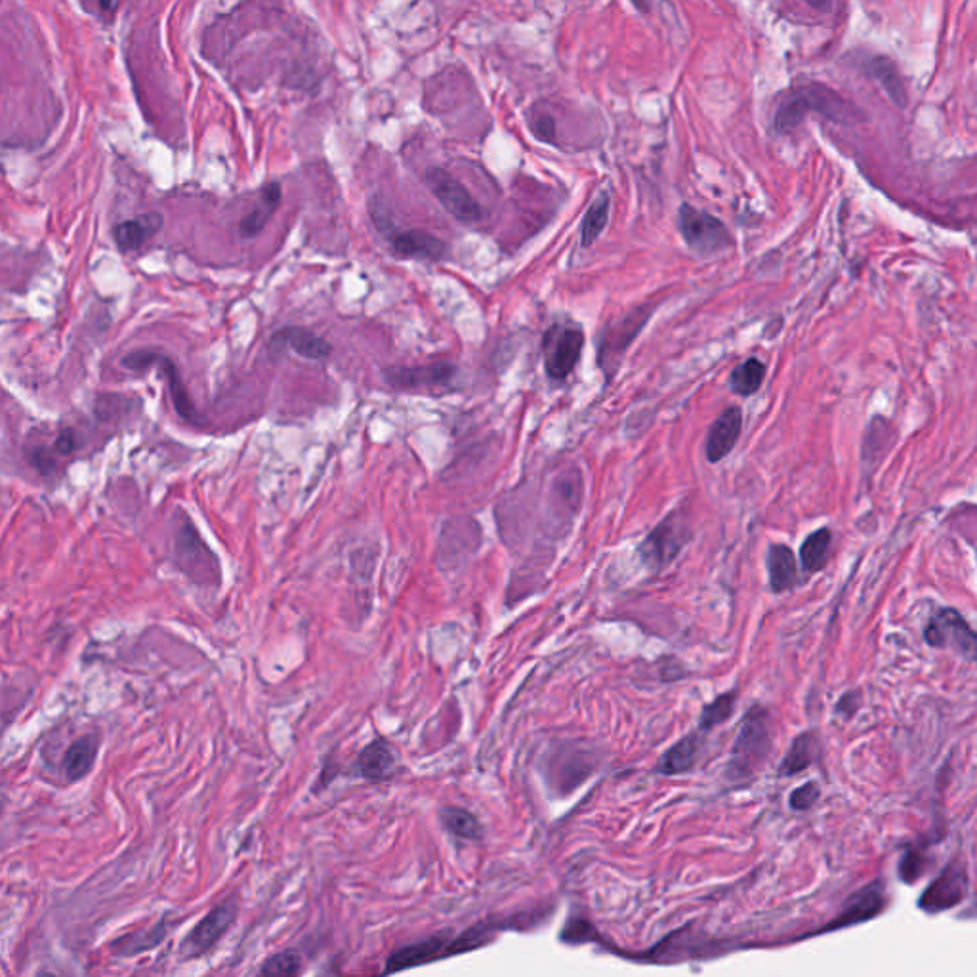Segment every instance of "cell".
<instances>
[{
  "label": "cell",
  "instance_id": "6da1fadb",
  "mask_svg": "<svg viewBox=\"0 0 977 977\" xmlns=\"http://www.w3.org/2000/svg\"><path fill=\"white\" fill-rule=\"evenodd\" d=\"M815 111L834 123L850 125L857 121V109L825 84L810 83L789 92L775 109L773 126L781 134L798 128L806 113Z\"/></svg>",
  "mask_w": 977,
  "mask_h": 977
},
{
  "label": "cell",
  "instance_id": "7a4b0ae2",
  "mask_svg": "<svg viewBox=\"0 0 977 977\" xmlns=\"http://www.w3.org/2000/svg\"><path fill=\"white\" fill-rule=\"evenodd\" d=\"M771 752L770 712L766 708L752 707L745 714L737 739L733 743L728 764L729 781H747Z\"/></svg>",
  "mask_w": 977,
  "mask_h": 977
},
{
  "label": "cell",
  "instance_id": "3957f363",
  "mask_svg": "<svg viewBox=\"0 0 977 977\" xmlns=\"http://www.w3.org/2000/svg\"><path fill=\"white\" fill-rule=\"evenodd\" d=\"M121 365L125 367L126 371H132V373H144L153 367L159 369L161 375L165 376V380H167L168 392H170V399H172L176 413L189 422L199 418L197 409H195V405L188 395V390L180 378L178 367L168 355L155 352V350H134L121 359Z\"/></svg>",
  "mask_w": 977,
  "mask_h": 977
},
{
  "label": "cell",
  "instance_id": "277c9868",
  "mask_svg": "<svg viewBox=\"0 0 977 977\" xmlns=\"http://www.w3.org/2000/svg\"><path fill=\"white\" fill-rule=\"evenodd\" d=\"M678 228L687 247L699 256H712L731 245L729 231L718 218L691 205H682Z\"/></svg>",
  "mask_w": 977,
  "mask_h": 977
},
{
  "label": "cell",
  "instance_id": "5b68a950",
  "mask_svg": "<svg viewBox=\"0 0 977 977\" xmlns=\"http://www.w3.org/2000/svg\"><path fill=\"white\" fill-rule=\"evenodd\" d=\"M928 645L936 649H955L966 661H974L977 655L976 632L966 619L953 607H943L928 621L924 628Z\"/></svg>",
  "mask_w": 977,
  "mask_h": 977
},
{
  "label": "cell",
  "instance_id": "8992f818",
  "mask_svg": "<svg viewBox=\"0 0 977 977\" xmlns=\"http://www.w3.org/2000/svg\"><path fill=\"white\" fill-rule=\"evenodd\" d=\"M584 348V333L577 327H552L544 336V369L552 380H565L577 367Z\"/></svg>",
  "mask_w": 977,
  "mask_h": 977
},
{
  "label": "cell",
  "instance_id": "52a82bcc",
  "mask_svg": "<svg viewBox=\"0 0 977 977\" xmlns=\"http://www.w3.org/2000/svg\"><path fill=\"white\" fill-rule=\"evenodd\" d=\"M426 186L434 193L441 207L462 224H476L481 218V207L474 195L464 188L453 174L443 168H430L424 176Z\"/></svg>",
  "mask_w": 977,
  "mask_h": 977
},
{
  "label": "cell",
  "instance_id": "ba28073f",
  "mask_svg": "<svg viewBox=\"0 0 977 977\" xmlns=\"http://www.w3.org/2000/svg\"><path fill=\"white\" fill-rule=\"evenodd\" d=\"M968 873L964 865L953 861L945 867L936 880L924 890L918 899V907L928 915H939L943 911L955 909L968 895Z\"/></svg>",
  "mask_w": 977,
  "mask_h": 977
},
{
  "label": "cell",
  "instance_id": "9c48e42d",
  "mask_svg": "<svg viewBox=\"0 0 977 977\" xmlns=\"http://www.w3.org/2000/svg\"><path fill=\"white\" fill-rule=\"evenodd\" d=\"M686 544V527L680 523L678 514H670L661 521L640 546V558L647 569L661 571L676 560Z\"/></svg>",
  "mask_w": 977,
  "mask_h": 977
},
{
  "label": "cell",
  "instance_id": "30bf717a",
  "mask_svg": "<svg viewBox=\"0 0 977 977\" xmlns=\"http://www.w3.org/2000/svg\"><path fill=\"white\" fill-rule=\"evenodd\" d=\"M237 918V901L226 899L224 903L216 905L182 941L180 953L184 958H197L207 955L208 951L222 939Z\"/></svg>",
  "mask_w": 977,
  "mask_h": 977
},
{
  "label": "cell",
  "instance_id": "8fae6325",
  "mask_svg": "<svg viewBox=\"0 0 977 977\" xmlns=\"http://www.w3.org/2000/svg\"><path fill=\"white\" fill-rule=\"evenodd\" d=\"M176 556L182 571H186L197 583H208L214 577L218 579L216 558L199 537L193 523H186L180 527L176 537Z\"/></svg>",
  "mask_w": 977,
  "mask_h": 977
},
{
  "label": "cell",
  "instance_id": "7c38bea8",
  "mask_svg": "<svg viewBox=\"0 0 977 977\" xmlns=\"http://www.w3.org/2000/svg\"><path fill=\"white\" fill-rule=\"evenodd\" d=\"M455 376H457V367L453 363H432L422 367H386L382 371L384 382L401 392L445 388Z\"/></svg>",
  "mask_w": 977,
  "mask_h": 977
},
{
  "label": "cell",
  "instance_id": "4fadbf2b",
  "mask_svg": "<svg viewBox=\"0 0 977 977\" xmlns=\"http://www.w3.org/2000/svg\"><path fill=\"white\" fill-rule=\"evenodd\" d=\"M884 909H886L884 886L880 882L867 884L863 890H859L857 894H853L846 901L842 913L838 915L836 920H832L827 928H823L821 934H829V932H836V930H842V928H850V926H855V924L873 920Z\"/></svg>",
  "mask_w": 977,
  "mask_h": 977
},
{
  "label": "cell",
  "instance_id": "5bb4252c",
  "mask_svg": "<svg viewBox=\"0 0 977 977\" xmlns=\"http://www.w3.org/2000/svg\"><path fill=\"white\" fill-rule=\"evenodd\" d=\"M449 939H451V934H449V930H445L436 936L426 937L422 941H416V943L397 949L394 955L388 958L384 974L411 970L416 966H424V964H430L439 958L447 957Z\"/></svg>",
  "mask_w": 977,
  "mask_h": 977
},
{
  "label": "cell",
  "instance_id": "9a60e30c",
  "mask_svg": "<svg viewBox=\"0 0 977 977\" xmlns=\"http://www.w3.org/2000/svg\"><path fill=\"white\" fill-rule=\"evenodd\" d=\"M392 249L395 256L407 260H428L439 262L447 256L449 247L443 239L422 229H407L392 235Z\"/></svg>",
  "mask_w": 977,
  "mask_h": 977
},
{
  "label": "cell",
  "instance_id": "2e32d148",
  "mask_svg": "<svg viewBox=\"0 0 977 977\" xmlns=\"http://www.w3.org/2000/svg\"><path fill=\"white\" fill-rule=\"evenodd\" d=\"M743 432V413L739 407H729L718 416L708 432L705 453L710 462H720L728 457Z\"/></svg>",
  "mask_w": 977,
  "mask_h": 977
},
{
  "label": "cell",
  "instance_id": "e0dca14e",
  "mask_svg": "<svg viewBox=\"0 0 977 977\" xmlns=\"http://www.w3.org/2000/svg\"><path fill=\"white\" fill-rule=\"evenodd\" d=\"M270 348H287L294 354L302 355L312 361L327 359L333 346L323 336L308 331L306 327H283L270 338Z\"/></svg>",
  "mask_w": 977,
  "mask_h": 977
},
{
  "label": "cell",
  "instance_id": "ac0fdd59",
  "mask_svg": "<svg viewBox=\"0 0 977 977\" xmlns=\"http://www.w3.org/2000/svg\"><path fill=\"white\" fill-rule=\"evenodd\" d=\"M161 228H163V216L159 212H147L117 224L111 231V235L121 252H134L142 249L153 235L161 231Z\"/></svg>",
  "mask_w": 977,
  "mask_h": 977
},
{
  "label": "cell",
  "instance_id": "d6986e66",
  "mask_svg": "<svg viewBox=\"0 0 977 977\" xmlns=\"http://www.w3.org/2000/svg\"><path fill=\"white\" fill-rule=\"evenodd\" d=\"M394 768V749L382 737L371 741L365 749L361 750V754L357 758V771L365 779H373V781L388 779L394 773Z\"/></svg>",
  "mask_w": 977,
  "mask_h": 977
},
{
  "label": "cell",
  "instance_id": "ffe728a7",
  "mask_svg": "<svg viewBox=\"0 0 977 977\" xmlns=\"http://www.w3.org/2000/svg\"><path fill=\"white\" fill-rule=\"evenodd\" d=\"M699 750H701V731L687 735L666 750L655 770L661 775H682L695 766Z\"/></svg>",
  "mask_w": 977,
  "mask_h": 977
},
{
  "label": "cell",
  "instance_id": "44dd1931",
  "mask_svg": "<svg viewBox=\"0 0 977 977\" xmlns=\"http://www.w3.org/2000/svg\"><path fill=\"white\" fill-rule=\"evenodd\" d=\"M281 197H283V191H281V186L277 182H271L266 188L262 189L260 203L252 208L249 214L241 220V224H239V233H241L243 239L256 237L262 229L268 226L271 216L275 214V210L281 205Z\"/></svg>",
  "mask_w": 977,
  "mask_h": 977
},
{
  "label": "cell",
  "instance_id": "7402d4cb",
  "mask_svg": "<svg viewBox=\"0 0 977 977\" xmlns=\"http://www.w3.org/2000/svg\"><path fill=\"white\" fill-rule=\"evenodd\" d=\"M100 743L94 735H84L77 739L63 756V771L69 781H81L86 777L98 758Z\"/></svg>",
  "mask_w": 977,
  "mask_h": 977
},
{
  "label": "cell",
  "instance_id": "603a6c76",
  "mask_svg": "<svg viewBox=\"0 0 977 977\" xmlns=\"http://www.w3.org/2000/svg\"><path fill=\"white\" fill-rule=\"evenodd\" d=\"M167 934V920H161L159 924H155L147 930H138V932L117 937L111 943V951L117 957H136V955H142L146 951L155 949L167 937Z\"/></svg>",
  "mask_w": 977,
  "mask_h": 977
},
{
  "label": "cell",
  "instance_id": "cb8c5ba5",
  "mask_svg": "<svg viewBox=\"0 0 977 977\" xmlns=\"http://www.w3.org/2000/svg\"><path fill=\"white\" fill-rule=\"evenodd\" d=\"M770 586L775 594H783L796 584V560L789 546L773 544L768 552Z\"/></svg>",
  "mask_w": 977,
  "mask_h": 977
},
{
  "label": "cell",
  "instance_id": "d4e9b609",
  "mask_svg": "<svg viewBox=\"0 0 977 977\" xmlns=\"http://www.w3.org/2000/svg\"><path fill=\"white\" fill-rule=\"evenodd\" d=\"M865 69L873 77L874 81L886 90V94L890 96V100L897 107L903 109L907 105L905 84L901 81L899 69L895 67V63L890 58H882V56L871 58V60H867V63H865Z\"/></svg>",
  "mask_w": 977,
  "mask_h": 977
},
{
  "label": "cell",
  "instance_id": "484cf974",
  "mask_svg": "<svg viewBox=\"0 0 977 977\" xmlns=\"http://www.w3.org/2000/svg\"><path fill=\"white\" fill-rule=\"evenodd\" d=\"M817 754V739L815 735L806 731L802 735H798L792 743L787 756L783 758L779 770H777V775L779 777H794L802 771L808 770Z\"/></svg>",
  "mask_w": 977,
  "mask_h": 977
},
{
  "label": "cell",
  "instance_id": "4316f807",
  "mask_svg": "<svg viewBox=\"0 0 977 977\" xmlns=\"http://www.w3.org/2000/svg\"><path fill=\"white\" fill-rule=\"evenodd\" d=\"M439 821L445 827V831L451 832L453 836L462 838V840H481L483 838L481 823L472 811L455 808V806L443 808L439 811Z\"/></svg>",
  "mask_w": 977,
  "mask_h": 977
},
{
  "label": "cell",
  "instance_id": "83f0119b",
  "mask_svg": "<svg viewBox=\"0 0 977 977\" xmlns=\"http://www.w3.org/2000/svg\"><path fill=\"white\" fill-rule=\"evenodd\" d=\"M832 533L827 527L817 529L800 548V562L806 573H817L825 567L831 550Z\"/></svg>",
  "mask_w": 977,
  "mask_h": 977
},
{
  "label": "cell",
  "instance_id": "f1b7e54d",
  "mask_svg": "<svg viewBox=\"0 0 977 977\" xmlns=\"http://www.w3.org/2000/svg\"><path fill=\"white\" fill-rule=\"evenodd\" d=\"M764 376H766L764 363L758 359H747L745 363H741L731 373V378H729L731 392H735L737 395H745V397L756 394L764 382Z\"/></svg>",
  "mask_w": 977,
  "mask_h": 977
},
{
  "label": "cell",
  "instance_id": "f546056e",
  "mask_svg": "<svg viewBox=\"0 0 977 977\" xmlns=\"http://www.w3.org/2000/svg\"><path fill=\"white\" fill-rule=\"evenodd\" d=\"M607 222H609V195L603 193L584 214L583 229H581L583 247H590L602 235Z\"/></svg>",
  "mask_w": 977,
  "mask_h": 977
},
{
  "label": "cell",
  "instance_id": "4dcf8cb0",
  "mask_svg": "<svg viewBox=\"0 0 977 977\" xmlns=\"http://www.w3.org/2000/svg\"><path fill=\"white\" fill-rule=\"evenodd\" d=\"M735 703H737V691H726V693L718 695L710 705L703 708L701 720H699L701 733H708L710 729L728 722L733 710H735Z\"/></svg>",
  "mask_w": 977,
  "mask_h": 977
},
{
  "label": "cell",
  "instance_id": "1f68e13d",
  "mask_svg": "<svg viewBox=\"0 0 977 977\" xmlns=\"http://www.w3.org/2000/svg\"><path fill=\"white\" fill-rule=\"evenodd\" d=\"M302 972V958L296 951H283L268 958L258 970L260 976L292 977Z\"/></svg>",
  "mask_w": 977,
  "mask_h": 977
},
{
  "label": "cell",
  "instance_id": "d6a6232c",
  "mask_svg": "<svg viewBox=\"0 0 977 977\" xmlns=\"http://www.w3.org/2000/svg\"><path fill=\"white\" fill-rule=\"evenodd\" d=\"M25 458L27 462L41 474V476H52L60 470V460L62 458L58 457L52 447H46V445H33V447H27L25 449Z\"/></svg>",
  "mask_w": 977,
  "mask_h": 977
},
{
  "label": "cell",
  "instance_id": "836d02e7",
  "mask_svg": "<svg viewBox=\"0 0 977 977\" xmlns=\"http://www.w3.org/2000/svg\"><path fill=\"white\" fill-rule=\"evenodd\" d=\"M819 798H821V789L817 783L811 781V783H806V785L790 792V808L794 811L810 810L817 804Z\"/></svg>",
  "mask_w": 977,
  "mask_h": 977
},
{
  "label": "cell",
  "instance_id": "e575fe53",
  "mask_svg": "<svg viewBox=\"0 0 977 977\" xmlns=\"http://www.w3.org/2000/svg\"><path fill=\"white\" fill-rule=\"evenodd\" d=\"M52 451L58 455V457L67 458L71 455H75L81 447V437H79V432L75 428H63L62 432L56 436V439L52 441Z\"/></svg>",
  "mask_w": 977,
  "mask_h": 977
},
{
  "label": "cell",
  "instance_id": "d590c367",
  "mask_svg": "<svg viewBox=\"0 0 977 977\" xmlns=\"http://www.w3.org/2000/svg\"><path fill=\"white\" fill-rule=\"evenodd\" d=\"M924 874V853L913 850L903 857V863L899 865V876L907 882L913 884Z\"/></svg>",
  "mask_w": 977,
  "mask_h": 977
},
{
  "label": "cell",
  "instance_id": "8d00e7d4",
  "mask_svg": "<svg viewBox=\"0 0 977 977\" xmlns=\"http://www.w3.org/2000/svg\"><path fill=\"white\" fill-rule=\"evenodd\" d=\"M533 132L537 134L539 140H544V142H554L556 138V123L550 115H537L533 119Z\"/></svg>",
  "mask_w": 977,
  "mask_h": 977
},
{
  "label": "cell",
  "instance_id": "74e56055",
  "mask_svg": "<svg viewBox=\"0 0 977 977\" xmlns=\"http://www.w3.org/2000/svg\"><path fill=\"white\" fill-rule=\"evenodd\" d=\"M861 707V697L857 691H848L840 697L838 705H836V712H840L844 718H852L853 714L859 710Z\"/></svg>",
  "mask_w": 977,
  "mask_h": 977
},
{
  "label": "cell",
  "instance_id": "f35d334b",
  "mask_svg": "<svg viewBox=\"0 0 977 977\" xmlns=\"http://www.w3.org/2000/svg\"><path fill=\"white\" fill-rule=\"evenodd\" d=\"M810 4L811 8L819 10V12H829L832 8V0H806Z\"/></svg>",
  "mask_w": 977,
  "mask_h": 977
},
{
  "label": "cell",
  "instance_id": "ab89813d",
  "mask_svg": "<svg viewBox=\"0 0 977 977\" xmlns=\"http://www.w3.org/2000/svg\"><path fill=\"white\" fill-rule=\"evenodd\" d=\"M119 0H100V6L104 8L105 12H113L117 8Z\"/></svg>",
  "mask_w": 977,
  "mask_h": 977
},
{
  "label": "cell",
  "instance_id": "60d3db41",
  "mask_svg": "<svg viewBox=\"0 0 977 977\" xmlns=\"http://www.w3.org/2000/svg\"><path fill=\"white\" fill-rule=\"evenodd\" d=\"M632 2H634V4H636L640 10H645V8L649 6V2H651V0H632Z\"/></svg>",
  "mask_w": 977,
  "mask_h": 977
},
{
  "label": "cell",
  "instance_id": "b9f144b4",
  "mask_svg": "<svg viewBox=\"0 0 977 977\" xmlns=\"http://www.w3.org/2000/svg\"><path fill=\"white\" fill-rule=\"evenodd\" d=\"M2 808H4V806H2V800H0V817H2Z\"/></svg>",
  "mask_w": 977,
  "mask_h": 977
}]
</instances>
